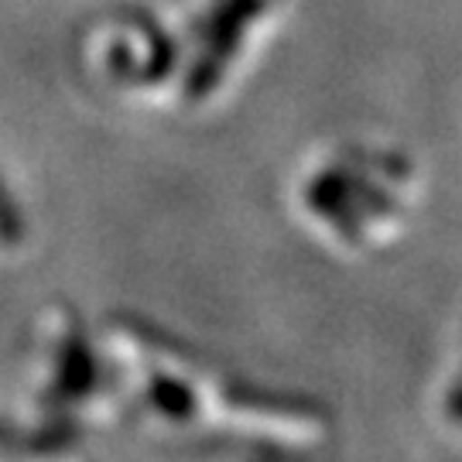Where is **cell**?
Listing matches in <instances>:
<instances>
[{"label":"cell","mask_w":462,"mask_h":462,"mask_svg":"<svg viewBox=\"0 0 462 462\" xmlns=\"http://www.w3.org/2000/svg\"><path fill=\"white\" fill-rule=\"evenodd\" d=\"M151 401L158 404V411H165L168 418H189L196 411V397L185 387L182 380L171 377H154L151 383Z\"/></svg>","instance_id":"obj_3"},{"label":"cell","mask_w":462,"mask_h":462,"mask_svg":"<svg viewBox=\"0 0 462 462\" xmlns=\"http://www.w3.org/2000/svg\"><path fill=\"white\" fill-rule=\"evenodd\" d=\"M24 233V223H21V213L14 209V202L7 196V189L0 182V244H17Z\"/></svg>","instance_id":"obj_4"},{"label":"cell","mask_w":462,"mask_h":462,"mask_svg":"<svg viewBox=\"0 0 462 462\" xmlns=\"http://www.w3.org/2000/svg\"><path fill=\"white\" fill-rule=\"evenodd\" d=\"M267 0H223L216 7L213 21H209V32H206V49L199 55L196 69L189 72V97H206L219 76H223V66L230 62V55L240 49V38L247 32V24L261 14Z\"/></svg>","instance_id":"obj_1"},{"label":"cell","mask_w":462,"mask_h":462,"mask_svg":"<svg viewBox=\"0 0 462 462\" xmlns=\"http://www.w3.org/2000/svg\"><path fill=\"white\" fill-rule=\"evenodd\" d=\"M452 414H459V418H462V391H456V394H452Z\"/></svg>","instance_id":"obj_5"},{"label":"cell","mask_w":462,"mask_h":462,"mask_svg":"<svg viewBox=\"0 0 462 462\" xmlns=\"http://www.w3.org/2000/svg\"><path fill=\"white\" fill-rule=\"evenodd\" d=\"M93 383V364H89V353L83 349V343H69L66 346V360H62V370H59V391L69 397L83 394L86 387Z\"/></svg>","instance_id":"obj_2"}]
</instances>
